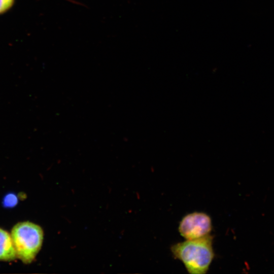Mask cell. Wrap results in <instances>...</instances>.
<instances>
[{"mask_svg": "<svg viewBox=\"0 0 274 274\" xmlns=\"http://www.w3.org/2000/svg\"><path fill=\"white\" fill-rule=\"evenodd\" d=\"M16 257L11 234L0 228V261H12Z\"/></svg>", "mask_w": 274, "mask_h": 274, "instance_id": "277c9868", "label": "cell"}, {"mask_svg": "<svg viewBox=\"0 0 274 274\" xmlns=\"http://www.w3.org/2000/svg\"><path fill=\"white\" fill-rule=\"evenodd\" d=\"M178 229L181 235L186 239L200 238L210 234L212 229V220L207 214L194 212L183 217Z\"/></svg>", "mask_w": 274, "mask_h": 274, "instance_id": "3957f363", "label": "cell"}, {"mask_svg": "<svg viewBox=\"0 0 274 274\" xmlns=\"http://www.w3.org/2000/svg\"><path fill=\"white\" fill-rule=\"evenodd\" d=\"M17 202V197L13 194H8L4 199V204L7 207H13Z\"/></svg>", "mask_w": 274, "mask_h": 274, "instance_id": "8992f818", "label": "cell"}, {"mask_svg": "<svg viewBox=\"0 0 274 274\" xmlns=\"http://www.w3.org/2000/svg\"><path fill=\"white\" fill-rule=\"evenodd\" d=\"M15 0H0V15L9 10L13 5Z\"/></svg>", "mask_w": 274, "mask_h": 274, "instance_id": "5b68a950", "label": "cell"}, {"mask_svg": "<svg viewBox=\"0 0 274 274\" xmlns=\"http://www.w3.org/2000/svg\"><path fill=\"white\" fill-rule=\"evenodd\" d=\"M213 239L210 234L198 238L186 239L172 245L170 251L176 259L182 262L189 273H206L214 258Z\"/></svg>", "mask_w": 274, "mask_h": 274, "instance_id": "6da1fadb", "label": "cell"}, {"mask_svg": "<svg viewBox=\"0 0 274 274\" xmlns=\"http://www.w3.org/2000/svg\"><path fill=\"white\" fill-rule=\"evenodd\" d=\"M11 235L16 257L24 263L32 262L43 242L41 227L29 221L19 222L12 228Z\"/></svg>", "mask_w": 274, "mask_h": 274, "instance_id": "7a4b0ae2", "label": "cell"}]
</instances>
